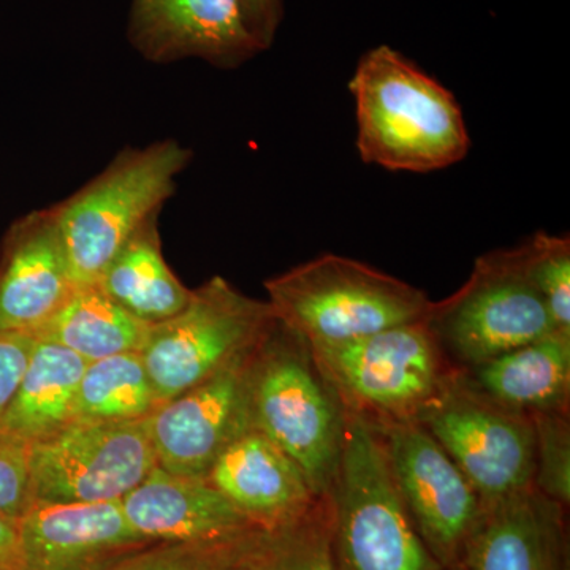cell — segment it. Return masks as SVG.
<instances>
[{
  "label": "cell",
  "mask_w": 570,
  "mask_h": 570,
  "mask_svg": "<svg viewBox=\"0 0 570 570\" xmlns=\"http://www.w3.org/2000/svg\"><path fill=\"white\" fill-rule=\"evenodd\" d=\"M193 156L168 138L124 149L96 178L51 206L77 287L96 284L142 225L159 217Z\"/></svg>",
  "instance_id": "obj_3"
},
{
  "label": "cell",
  "mask_w": 570,
  "mask_h": 570,
  "mask_svg": "<svg viewBox=\"0 0 570 570\" xmlns=\"http://www.w3.org/2000/svg\"><path fill=\"white\" fill-rule=\"evenodd\" d=\"M250 31L262 51L272 48L284 18V0H243Z\"/></svg>",
  "instance_id": "obj_30"
},
{
  "label": "cell",
  "mask_w": 570,
  "mask_h": 570,
  "mask_svg": "<svg viewBox=\"0 0 570 570\" xmlns=\"http://www.w3.org/2000/svg\"><path fill=\"white\" fill-rule=\"evenodd\" d=\"M275 318L224 277L195 288L181 313L149 326L140 351L159 406L250 354Z\"/></svg>",
  "instance_id": "obj_7"
},
{
  "label": "cell",
  "mask_w": 570,
  "mask_h": 570,
  "mask_svg": "<svg viewBox=\"0 0 570 570\" xmlns=\"http://www.w3.org/2000/svg\"><path fill=\"white\" fill-rule=\"evenodd\" d=\"M455 461L483 508L531 489L534 430L530 415L499 406L453 371L415 419Z\"/></svg>",
  "instance_id": "obj_9"
},
{
  "label": "cell",
  "mask_w": 570,
  "mask_h": 570,
  "mask_svg": "<svg viewBox=\"0 0 570 570\" xmlns=\"http://www.w3.org/2000/svg\"><path fill=\"white\" fill-rule=\"evenodd\" d=\"M75 288L51 209L14 220L0 247V333L36 335Z\"/></svg>",
  "instance_id": "obj_15"
},
{
  "label": "cell",
  "mask_w": 570,
  "mask_h": 570,
  "mask_svg": "<svg viewBox=\"0 0 570 570\" xmlns=\"http://www.w3.org/2000/svg\"><path fill=\"white\" fill-rule=\"evenodd\" d=\"M121 505L127 521L148 542L217 546L261 528L206 480L176 478L157 466Z\"/></svg>",
  "instance_id": "obj_16"
},
{
  "label": "cell",
  "mask_w": 570,
  "mask_h": 570,
  "mask_svg": "<svg viewBox=\"0 0 570 570\" xmlns=\"http://www.w3.org/2000/svg\"><path fill=\"white\" fill-rule=\"evenodd\" d=\"M88 362L55 341L36 336L31 358L0 430L41 441L75 420V401Z\"/></svg>",
  "instance_id": "obj_20"
},
{
  "label": "cell",
  "mask_w": 570,
  "mask_h": 570,
  "mask_svg": "<svg viewBox=\"0 0 570 570\" xmlns=\"http://www.w3.org/2000/svg\"><path fill=\"white\" fill-rule=\"evenodd\" d=\"M253 426L302 469L317 497L335 483L347 412L305 340L277 318L249 367Z\"/></svg>",
  "instance_id": "obj_2"
},
{
  "label": "cell",
  "mask_w": 570,
  "mask_h": 570,
  "mask_svg": "<svg viewBox=\"0 0 570 570\" xmlns=\"http://www.w3.org/2000/svg\"><path fill=\"white\" fill-rule=\"evenodd\" d=\"M328 501L336 570H444L401 501L376 428L355 415Z\"/></svg>",
  "instance_id": "obj_5"
},
{
  "label": "cell",
  "mask_w": 570,
  "mask_h": 570,
  "mask_svg": "<svg viewBox=\"0 0 570 570\" xmlns=\"http://www.w3.org/2000/svg\"><path fill=\"white\" fill-rule=\"evenodd\" d=\"M149 326L112 302L99 285L91 284L75 288L61 309L33 336L55 341L91 363L112 355L140 354Z\"/></svg>",
  "instance_id": "obj_22"
},
{
  "label": "cell",
  "mask_w": 570,
  "mask_h": 570,
  "mask_svg": "<svg viewBox=\"0 0 570 570\" xmlns=\"http://www.w3.org/2000/svg\"><path fill=\"white\" fill-rule=\"evenodd\" d=\"M154 468L148 419L71 420L29 445L32 502L121 501Z\"/></svg>",
  "instance_id": "obj_10"
},
{
  "label": "cell",
  "mask_w": 570,
  "mask_h": 570,
  "mask_svg": "<svg viewBox=\"0 0 570 570\" xmlns=\"http://www.w3.org/2000/svg\"><path fill=\"white\" fill-rule=\"evenodd\" d=\"M206 482L265 530L294 523L322 499L295 461L255 428L217 456Z\"/></svg>",
  "instance_id": "obj_18"
},
{
  "label": "cell",
  "mask_w": 570,
  "mask_h": 570,
  "mask_svg": "<svg viewBox=\"0 0 570 570\" xmlns=\"http://www.w3.org/2000/svg\"><path fill=\"white\" fill-rule=\"evenodd\" d=\"M348 91L363 163L430 174L468 156L471 137L455 96L389 45L360 58Z\"/></svg>",
  "instance_id": "obj_1"
},
{
  "label": "cell",
  "mask_w": 570,
  "mask_h": 570,
  "mask_svg": "<svg viewBox=\"0 0 570 570\" xmlns=\"http://www.w3.org/2000/svg\"><path fill=\"white\" fill-rule=\"evenodd\" d=\"M0 570H2V569H0Z\"/></svg>",
  "instance_id": "obj_33"
},
{
  "label": "cell",
  "mask_w": 570,
  "mask_h": 570,
  "mask_svg": "<svg viewBox=\"0 0 570 570\" xmlns=\"http://www.w3.org/2000/svg\"><path fill=\"white\" fill-rule=\"evenodd\" d=\"M127 36L156 63L200 59L235 69L262 52L243 0H132Z\"/></svg>",
  "instance_id": "obj_13"
},
{
  "label": "cell",
  "mask_w": 570,
  "mask_h": 570,
  "mask_svg": "<svg viewBox=\"0 0 570 570\" xmlns=\"http://www.w3.org/2000/svg\"><path fill=\"white\" fill-rule=\"evenodd\" d=\"M309 347L347 414L373 426L417 419L455 371L425 318Z\"/></svg>",
  "instance_id": "obj_6"
},
{
  "label": "cell",
  "mask_w": 570,
  "mask_h": 570,
  "mask_svg": "<svg viewBox=\"0 0 570 570\" xmlns=\"http://www.w3.org/2000/svg\"><path fill=\"white\" fill-rule=\"evenodd\" d=\"M33 344L36 336L28 333H0V420L20 387Z\"/></svg>",
  "instance_id": "obj_29"
},
{
  "label": "cell",
  "mask_w": 570,
  "mask_h": 570,
  "mask_svg": "<svg viewBox=\"0 0 570 570\" xmlns=\"http://www.w3.org/2000/svg\"><path fill=\"white\" fill-rule=\"evenodd\" d=\"M254 351L149 415L157 468L176 478L206 480L217 456L254 428L249 393Z\"/></svg>",
  "instance_id": "obj_12"
},
{
  "label": "cell",
  "mask_w": 570,
  "mask_h": 570,
  "mask_svg": "<svg viewBox=\"0 0 570 570\" xmlns=\"http://www.w3.org/2000/svg\"><path fill=\"white\" fill-rule=\"evenodd\" d=\"M18 530L17 521L0 515V569L17 568Z\"/></svg>",
  "instance_id": "obj_31"
},
{
  "label": "cell",
  "mask_w": 570,
  "mask_h": 570,
  "mask_svg": "<svg viewBox=\"0 0 570 570\" xmlns=\"http://www.w3.org/2000/svg\"><path fill=\"white\" fill-rule=\"evenodd\" d=\"M159 407L140 354L107 356L88 363L75 401V420L135 422Z\"/></svg>",
  "instance_id": "obj_23"
},
{
  "label": "cell",
  "mask_w": 570,
  "mask_h": 570,
  "mask_svg": "<svg viewBox=\"0 0 570 570\" xmlns=\"http://www.w3.org/2000/svg\"><path fill=\"white\" fill-rule=\"evenodd\" d=\"M524 273L538 291L554 326L570 333L569 236L538 232L519 246Z\"/></svg>",
  "instance_id": "obj_25"
},
{
  "label": "cell",
  "mask_w": 570,
  "mask_h": 570,
  "mask_svg": "<svg viewBox=\"0 0 570 570\" xmlns=\"http://www.w3.org/2000/svg\"><path fill=\"white\" fill-rule=\"evenodd\" d=\"M17 530L14 570H107L124 551L148 543L121 501L32 502Z\"/></svg>",
  "instance_id": "obj_14"
},
{
  "label": "cell",
  "mask_w": 570,
  "mask_h": 570,
  "mask_svg": "<svg viewBox=\"0 0 570 570\" xmlns=\"http://www.w3.org/2000/svg\"><path fill=\"white\" fill-rule=\"evenodd\" d=\"M96 284L112 302L148 325L181 313L193 294L165 262L157 217L124 245Z\"/></svg>",
  "instance_id": "obj_21"
},
{
  "label": "cell",
  "mask_w": 570,
  "mask_h": 570,
  "mask_svg": "<svg viewBox=\"0 0 570 570\" xmlns=\"http://www.w3.org/2000/svg\"><path fill=\"white\" fill-rule=\"evenodd\" d=\"M463 570H569L566 508L534 487L485 505Z\"/></svg>",
  "instance_id": "obj_17"
},
{
  "label": "cell",
  "mask_w": 570,
  "mask_h": 570,
  "mask_svg": "<svg viewBox=\"0 0 570 570\" xmlns=\"http://www.w3.org/2000/svg\"><path fill=\"white\" fill-rule=\"evenodd\" d=\"M281 324L309 346L340 344L426 318V292L381 269L324 254L265 283Z\"/></svg>",
  "instance_id": "obj_4"
},
{
  "label": "cell",
  "mask_w": 570,
  "mask_h": 570,
  "mask_svg": "<svg viewBox=\"0 0 570 570\" xmlns=\"http://www.w3.org/2000/svg\"><path fill=\"white\" fill-rule=\"evenodd\" d=\"M29 445L0 430V515L14 521L32 504Z\"/></svg>",
  "instance_id": "obj_28"
},
{
  "label": "cell",
  "mask_w": 570,
  "mask_h": 570,
  "mask_svg": "<svg viewBox=\"0 0 570 570\" xmlns=\"http://www.w3.org/2000/svg\"><path fill=\"white\" fill-rule=\"evenodd\" d=\"M425 321L442 354L459 362V370L558 330L524 273L520 247L480 255L463 287L433 302Z\"/></svg>",
  "instance_id": "obj_8"
},
{
  "label": "cell",
  "mask_w": 570,
  "mask_h": 570,
  "mask_svg": "<svg viewBox=\"0 0 570 570\" xmlns=\"http://www.w3.org/2000/svg\"><path fill=\"white\" fill-rule=\"evenodd\" d=\"M459 570H463V569H459Z\"/></svg>",
  "instance_id": "obj_32"
},
{
  "label": "cell",
  "mask_w": 570,
  "mask_h": 570,
  "mask_svg": "<svg viewBox=\"0 0 570 570\" xmlns=\"http://www.w3.org/2000/svg\"><path fill=\"white\" fill-rule=\"evenodd\" d=\"M374 428L420 538L444 570L463 568L464 549L483 510L478 491L415 420Z\"/></svg>",
  "instance_id": "obj_11"
},
{
  "label": "cell",
  "mask_w": 570,
  "mask_h": 570,
  "mask_svg": "<svg viewBox=\"0 0 570 570\" xmlns=\"http://www.w3.org/2000/svg\"><path fill=\"white\" fill-rule=\"evenodd\" d=\"M464 381L499 406L521 414L569 412L570 333L550 335L469 370Z\"/></svg>",
  "instance_id": "obj_19"
},
{
  "label": "cell",
  "mask_w": 570,
  "mask_h": 570,
  "mask_svg": "<svg viewBox=\"0 0 570 570\" xmlns=\"http://www.w3.org/2000/svg\"><path fill=\"white\" fill-rule=\"evenodd\" d=\"M242 539L217 546L171 543L170 549L134 554L107 570H245L239 553Z\"/></svg>",
  "instance_id": "obj_27"
},
{
  "label": "cell",
  "mask_w": 570,
  "mask_h": 570,
  "mask_svg": "<svg viewBox=\"0 0 570 570\" xmlns=\"http://www.w3.org/2000/svg\"><path fill=\"white\" fill-rule=\"evenodd\" d=\"M239 551L245 570H336L328 497L294 523L250 532Z\"/></svg>",
  "instance_id": "obj_24"
},
{
  "label": "cell",
  "mask_w": 570,
  "mask_h": 570,
  "mask_svg": "<svg viewBox=\"0 0 570 570\" xmlns=\"http://www.w3.org/2000/svg\"><path fill=\"white\" fill-rule=\"evenodd\" d=\"M534 430V478L532 487L543 497L568 509L570 504L569 412L531 414Z\"/></svg>",
  "instance_id": "obj_26"
}]
</instances>
